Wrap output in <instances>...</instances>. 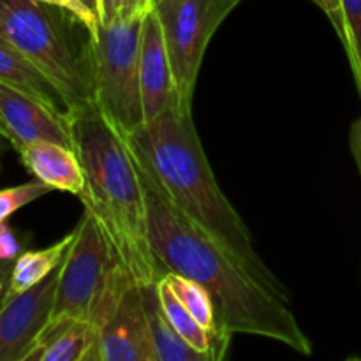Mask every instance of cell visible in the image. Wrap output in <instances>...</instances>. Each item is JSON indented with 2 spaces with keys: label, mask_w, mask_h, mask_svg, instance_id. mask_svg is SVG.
<instances>
[{
  "label": "cell",
  "mask_w": 361,
  "mask_h": 361,
  "mask_svg": "<svg viewBox=\"0 0 361 361\" xmlns=\"http://www.w3.org/2000/svg\"><path fill=\"white\" fill-rule=\"evenodd\" d=\"M126 141L141 175L185 221L263 288L289 302L286 286L261 259L252 233L219 187L192 113L182 111L175 99L161 115L130 133Z\"/></svg>",
  "instance_id": "cell-1"
},
{
  "label": "cell",
  "mask_w": 361,
  "mask_h": 361,
  "mask_svg": "<svg viewBox=\"0 0 361 361\" xmlns=\"http://www.w3.org/2000/svg\"><path fill=\"white\" fill-rule=\"evenodd\" d=\"M141 178L150 243L162 270L200 282L214 300L222 330L229 335H257L286 344L300 355H312V342L289 309V302L263 288L185 221L143 175Z\"/></svg>",
  "instance_id": "cell-2"
},
{
  "label": "cell",
  "mask_w": 361,
  "mask_h": 361,
  "mask_svg": "<svg viewBox=\"0 0 361 361\" xmlns=\"http://www.w3.org/2000/svg\"><path fill=\"white\" fill-rule=\"evenodd\" d=\"M74 150L83 168V207L94 214L109 247L137 286L164 277L148 233V210L140 168L126 137L95 101L69 113Z\"/></svg>",
  "instance_id": "cell-3"
},
{
  "label": "cell",
  "mask_w": 361,
  "mask_h": 361,
  "mask_svg": "<svg viewBox=\"0 0 361 361\" xmlns=\"http://www.w3.org/2000/svg\"><path fill=\"white\" fill-rule=\"evenodd\" d=\"M147 14L122 13L101 23L83 55L95 104L123 137L145 123L140 49Z\"/></svg>",
  "instance_id": "cell-4"
},
{
  "label": "cell",
  "mask_w": 361,
  "mask_h": 361,
  "mask_svg": "<svg viewBox=\"0 0 361 361\" xmlns=\"http://www.w3.org/2000/svg\"><path fill=\"white\" fill-rule=\"evenodd\" d=\"M37 0H0V35L37 66L66 97L71 111L94 101L83 55Z\"/></svg>",
  "instance_id": "cell-5"
},
{
  "label": "cell",
  "mask_w": 361,
  "mask_h": 361,
  "mask_svg": "<svg viewBox=\"0 0 361 361\" xmlns=\"http://www.w3.org/2000/svg\"><path fill=\"white\" fill-rule=\"evenodd\" d=\"M236 6L235 0H159L154 6L182 111L192 113L194 92L208 42Z\"/></svg>",
  "instance_id": "cell-6"
},
{
  "label": "cell",
  "mask_w": 361,
  "mask_h": 361,
  "mask_svg": "<svg viewBox=\"0 0 361 361\" xmlns=\"http://www.w3.org/2000/svg\"><path fill=\"white\" fill-rule=\"evenodd\" d=\"M116 259L118 257L109 247L94 214L85 208L76 226V238L60 264L55 303L44 330L71 321L90 319L95 300Z\"/></svg>",
  "instance_id": "cell-7"
},
{
  "label": "cell",
  "mask_w": 361,
  "mask_h": 361,
  "mask_svg": "<svg viewBox=\"0 0 361 361\" xmlns=\"http://www.w3.org/2000/svg\"><path fill=\"white\" fill-rule=\"evenodd\" d=\"M60 267L44 281L4 300L0 309V361H27L48 326Z\"/></svg>",
  "instance_id": "cell-8"
},
{
  "label": "cell",
  "mask_w": 361,
  "mask_h": 361,
  "mask_svg": "<svg viewBox=\"0 0 361 361\" xmlns=\"http://www.w3.org/2000/svg\"><path fill=\"white\" fill-rule=\"evenodd\" d=\"M0 134L16 152L37 141L74 148L69 116L0 83Z\"/></svg>",
  "instance_id": "cell-9"
},
{
  "label": "cell",
  "mask_w": 361,
  "mask_h": 361,
  "mask_svg": "<svg viewBox=\"0 0 361 361\" xmlns=\"http://www.w3.org/2000/svg\"><path fill=\"white\" fill-rule=\"evenodd\" d=\"M97 361H157L136 282L126 289L99 331Z\"/></svg>",
  "instance_id": "cell-10"
},
{
  "label": "cell",
  "mask_w": 361,
  "mask_h": 361,
  "mask_svg": "<svg viewBox=\"0 0 361 361\" xmlns=\"http://www.w3.org/2000/svg\"><path fill=\"white\" fill-rule=\"evenodd\" d=\"M140 87L145 122L161 115L176 99L175 78L166 48L161 21L155 11L147 14L140 49Z\"/></svg>",
  "instance_id": "cell-11"
},
{
  "label": "cell",
  "mask_w": 361,
  "mask_h": 361,
  "mask_svg": "<svg viewBox=\"0 0 361 361\" xmlns=\"http://www.w3.org/2000/svg\"><path fill=\"white\" fill-rule=\"evenodd\" d=\"M25 168L35 180L51 190H62L81 197L87 187L83 168L74 148L51 141H37L18 152Z\"/></svg>",
  "instance_id": "cell-12"
},
{
  "label": "cell",
  "mask_w": 361,
  "mask_h": 361,
  "mask_svg": "<svg viewBox=\"0 0 361 361\" xmlns=\"http://www.w3.org/2000/svg\"><path fill=\"white\" fill-rule=\"evenodd\" d=\"M0 83L37 99L48 108L69 116L71 108L56 85L23 53L0 35Z\"/></svg>",
  "instance_id": "cell-13"
},
{
  "label": "cell",
  "mask_w": 361,
  "mask_h": 361,
  "mask_svg": "<svg viewBox=\"0 0 361 361\" xmlns=\"http://www.w3.org/2000/svg\"><path fill=\"white\" fill-rule=\"evenodd\" d=\"M27 361H97V335L90 321H71L48 328Z\"/></svg>",
  "instance_id": "cell-14"
},
{
  "label": "cell",
  "mask_w": 361,
  "mask_h": 361,
  "mask_svg": "<svg viewBox=\"0 0 361 361\" xmlns=\"http://www.w3.org/2000/svg\"><path fill=\"white\" fill-rule=\"evenodd\" d=\"M140 293L141 298H143L145 310H147L152 344H154L157 361H212L207 355L190 348L176 334V330L162 310L157 282L140 286Z\"/></svg>",
  "instance_id": "cell-15"
},
{
  "label": "cell",
  "mask_w": 361,
  "mask_h": 361,
  "mask_svg": "<svg viewBox=\"0 0 361 361\" xmlns=\"http://www.w3.org/2000/svg\"><path fill=\"white\" fill-rule=\"evenodd\" d=\"M74 238H76V228L69 235L63 236L62 240L46 247V249L28 250V252L18 256L16 261H14L13 271H11L9 288H7L4 300L34 288L35 284L44 281L49 274H53L62 264L63 257H66L69 247L73 245Z\"/></svg>",
  "instance_id": "cell-16"
},
{
  "label": "cell",
  "mask_w": 361,
  "mask_h": 361,
  "mask_svg": "<svg viewBox=\"0 0 361 361\" xmlns=\"http://www.w3.org/2000/svg\"><path fill=\"white\" fill-rule=\"evenodd\" d=\"M164 279L169 282V286L175 291V295L178 296L180 302L183 303V307L189 310L190 316L212 335V338L217 344L219 356H221V360H224L226 355H228L231 335L226 330H222L221 323H219L217 310H215L214 305V300L208 295L207 289L200 282L192 281V279L185 277V275L173 274V271H168L164 275Z\"/></svg>",
  "instance_id": "cell-17"
},
{
  "label": "cell",
  "mask_w": 361,
  "mask_h": 361,
  "mask_svg": "<svg viewBox=\"0 0 361 361\" xmlns=\"http://www.w3.org/2000/svg\"><path fill=\"white\" fill-rule=\"evenodd\" d=\"M157 291H159V300H161L162 310H164L166 317L169 319V323L173 324V328L176 330V334L187 342L192 349H196L197 353H203L207 355L212 361H221L219 356V349L215 341L212 338V335L190 316L189 310L183 307V303L180 302L178 296L175 295V291L171 289L169 282L164 277H161L157 281Z\"/></svg>",
  "instance_id": "cell-18"
},
{
  "label": "cell",
  "mask_w": 361,
  "mask_h": 361,
  "mask_svg": "<svg viewBox=\"0 0 361 361\" xmlns=\"http://www.w3.org/2000/svg\"><path fill=\"white\" fill-rule=\"evenodd\" d=\"M361 92V0H338V11L331 20Z\"/></svg>",
  "instance_id": "cell-19"
},
{
  "label": "cell",
  "mask_w": 361,
  "mask_h": 361,
  "mask_svg": "<svg viewBox=\"0 0 361 361\" xmlns=\"http://www.w3.org/2000/svg\"><path fill=\"white\" fill-rule=\"evenodd\" d=\"M48 192H51V189L39 180L2 189L0 190V224L7 222V219L16 214L20 208L34 203L35 200L46 196Z\"/></svg>",
  "instance_id": "cell-20"
},
{
  "label": "cell",
  "mask_w": 361,
  "mask_h": 361,
  "mask_svg": "<svg viewBox=\"0 0 361 361\" xmlns=\"http://www.w3.org/2000/svg\"><path fill=\"white\" fill-rule=\"evenodd\" d=\"M37 2L44 4V6L59 7V9L69 13L71 16L76 18V20L83 25L88 37H94V35L97 34V28L99 25H101V21H99L97 14H95L94 11L88 9L81 0H37Z\"/></svg>",
  "instance_id": "cell-21"
},
{
  "label": "cell",
  "mask_w": 361,
  "mask_h": 361,
  "mask_svg": "<svg viewBox=\"0 0 361 361\" xmlns=\"http://www.w3.org/2000/svg\"><path fill=\"white\" fill-rule=\"evenodd\" d=\"M21 245L13 229L4 222L0 224V261H13L20 254Z\"/></svg>",
  "instance_id": "cell-22"
},
{
  "label": "cell",
  "mask_w": 361,
  "mask_h": 361,
  "mask_svg": "<svg viewBox=\"0 0 361 361\" xmlns=\"http://www.w3.org/2000/svg\"><path fill=\"white\" fill-rule=\"evenodd\" d=\"M123 0H99V21L108 23L122 14Z\"/></svg>",
  "instance_id": "cell-23"
},
{
  "label": "cell",
  "mask_w": 361,
  "mask_h": 361,
  "mask_svg": "<svg viewBox=\"0 0 361 361\" xmlns=\"http://www.w3.org/2000/svg\"><path fill=\"white\" fill-rule=\"evenodd\" d=\"M349 145H351V154L355 157V162L361 175V116L353 123L351 134H349Z\"/></svg>",
  "instance_id": "cell-24"
},
{
  "label": "cell",
  "mask_w": 361,
  "mask_h": 361,
  "mask_svg": "<svg viewBox=\"0 0 361 361\" xmlns=\"http://www.w3.org/2000/svg\"><path fill=\"white\" fill-rule=\"evenodd\" d=\"M154 9L152 0H123V14H147Z\"/></svg>",
  "instance_id": "cell-25"
},
{
  "label": "cell",
  "mask_w": 361,
  "mask_h": 361,
  "mask_svg": "<svg viewBox=\"0 0 361 361\" xmlns=\"http://www.w3.org/2000/svg\"><path fill=\"white\" fill-rule=\"evenodd\" d=\"M312 2L316 4V6H319L321 9L328 14L330 20H334L335 14H337L338 11V0H312Z\"/></svg>",
  "instance_id": "cell-26"
},
{
  "label": "cell",
  "mask_w": 361,
  "mask_h": 361,
  "mask_svg": "<svg viewBox=\"0 0 361 361\" xmlns=\"http://www.w3.org/2000/svg\"><path fill=\"white\" fill-rule=\"evenodd\" d=\"M81 2H83L85 6L88 7V9L94 11V13L97 14V18H99V0H81Z\"/></svg>",
  "instance_id": "cell-27"
},
{
  "label": "cell",
  "mask_w": 361,
  "mask_h": 361,
  "mask_svg": "<svg viewBox=\"0 0 361 361\" xmlns=\"http://www.w3.org/2000/svg\"><path fill=\"white\" fill-rule=\"evenodd\" d=\"M2 140H4V136L0 134V155H2Z\"/></svg>",
  "instance_id": "cell-28"
},
{
  "label": "cell",
  "mask_w": 361,
  "mask_h": 361,
  "mask_svg": "<svg viewBox=\"0 0 361 361\" xmlns=\"http://www.w3.org/2000/svg\"><path fill=\"white\" fill-rule=\"evenodd\" d=\"M4 263H6V261H0V274L4 271Z\"/></svg>",
  "instance_id": "cell-29"
},
{
  "label": "cell",
  "mask_w": 361,
  "mask_h": 361,
  "mask_svg": "<svg viewBox=\"0 0 361 361\" xmlns=\"http://www.w3.org/2000/svg\"><path fill=\"white\" fill-rule=\"evenodd\" d=\"M0 277H2V274H0ZM2 289H4V284H2V279H0V293H2Z\"/></svg>",
  "instance_id": "cell-30"
},
{
  "label": "cell",
  "mask_w": 361,
  "mask_h": 361,
  "mask_svg": "<svg viewBox=\"0 0 361 361\" xmlns=\"http://www.w3.org/2000/svg\"><path fill=\"white\" fill-rule=\"evenodd\" d=\"M152 2H154V6H155V4H157V2H159V0H152Z\"/></svg>",
  "instance_id": "cell-31"
},
{
  "label": "cell",
  "mask_w": 361,
  "mask_h": 361,
  "mask_svg": "<svg viewBox=\"0 0 361 361\" xmlns=\"http://www.w3.org/2000/svg\"><path fill=\"white\" fill-rule=\"evenodd\" d=\"M235 2H238V4H240V2H242V0H235Z\"/></svg>",
  "instance_id": "cell-32"
}]
</instances>
